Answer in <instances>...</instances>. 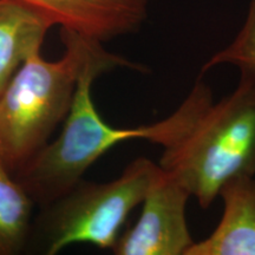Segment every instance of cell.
Wrapping results in <instances>:
<instances>
[{
  "label": "cell",
  "mask_w": 255,
  "mask_h": 255,
  "mask_svg": "<svg viewBox=\"0 0 255 255\" xmlns=\"http://www.w3.org/2000/svg\"><path fill=\"white\" fill-rule=\"evenodd\" d=\"M222 218L187 255H255V176H239L220 190Z\"/></svg>",
  "instance_id": "52a82bcc"
},
{
  "label": "cell",
  "mask_w": 255,
  "mask_h": 255,
  "mask_svg": "<svg viewBox=\"0 0 255 255\" xmlns=\"http://www.w3.org/2000/svg\"><path fill=\"white\" fill-rule=\"evenodd\" d=\"M159 173V164L141 156L110 182L82 180L44 208L45 253L58 254L76 244L113 251L128 216L143 202Z\"/></svg>",
  "instance_id": "277c9868"
},
{
  "label": "cell",
  "mask_w": 255,
  "mask_h": 255,
  "mask_svg": "<svg viewBox=\"0 0 255 255\" xmlns=\"http://www.w3.org/2000/svg\"><path fill=\"white\" fill-rule=\"evenodd\" d=\"M229 64L239 70L255 71V0H250L247 17L234 39L225 49L214 53L201 68L203 76L216 66Z\"/></svg>",
  "instance_id": "30bf717a"
},
{
  "label": "cell",
  "mask_w": 255,
  "mask_h": 255,
  "mask_svg": "<svg viewBox=\"0 0 255 255\" xmlns=\"http://www.w3.org/2000/svg\"><path fill=\"white\" fill-rule=\"evenodd\" d=\"M53 25L24 0H0V95L27 59L40 53Z\"/></svg>",
  "instance_id": "ba28073f"
},
{
  "label": "cell",
  "mask_w": 255,
  "mask_h": 255,
  "mask_svg": "<svg viewBox=\"0 0 255 255\" xmlns=\"http://www.w3.org/2000/svg\"><path fill=\"white\" fill-rule=\"evenodd\" d=\"M65 47L58 60L32 56L0 95V163L20 170L64 123L90 56L103 43L62 28Z\"/></svg>",
  "instance_id": "7a4b0ae2"
},
{
  "label": "cell",
  "mask_w": 255,
  "mask_h": 255,
  "mask_svg": "<svg viewBox=\"0 0 255 255\" xmlns=\"http://www.w3.org/2000/svg\"><path fill=\"white\" fill-rule=\"evenodd\" d=\"M189 191L161 168L135 225L120 235L116 255H187L195 244L187 221Z\"/></svg>",
  "instance_id": "5b68a950"
},
{
  "label": "cell",
  "mask_w": 255,
  "mask_h": 255,
  "mask_svg": "<svg viewBox=\"0 0 255 255\" xmlns=\"http://www.w3.org/2000/svg\"><path fill=\"white\" fill-rule=\"evenodd\" d=\"M117 68L144 71L141 64L111 53L103 45L92 53L81 73L71 109L58 137L14 174L36 206L44 209L69 193L88 169L114 146L144 138L143 126L113 127L95 107L92 84L101 75Z\"/></svg>",
  "instance_id": "3957f363"
},
{
  "label": "cell",
  "mask_w": 255,
  "mask_h": 255,
  "mask_svg": "<svg viewBox=\"0 0 255 255\" xmlns=\"http://www.w3.org/2000/svg\"><path fill=\"white\" fill-rule=\"evenodd\" d=\"M34 206L14 175L0 163V255L18 254L24 250Z\"/></svg>",
  "instance_id": "9c48e42d"
},
{
  "label": "cell",
  "mask_w": 255,
  "mask_h": 255,
  "mask_svg": "<svg viewBox=\"0 0 255 255\" xmlns=\"http://www.w3.org/2000/svg\"><path fill=\"white\" fill-rule=\"evenodd\" d=\"M62 28L105 43L138 31L148 0H24Z\"/></svg>",
  "instance_id": "8992f818"
},
{
  "label": "cell",
  "mask_w": 255,
  "mask_h": 255,
  "mask_svg": "<svg viewBox=\"0 0 255 255\" xmlns=\"http://www.w3.org/2000/svg\"><path fill=\"white\" fill-rule=\"evenodd\" d=\"M145 141L162 146L159 167L209 208L232 178L255 176V71L241 70L237 88L218 103L197 79L170 116L145 126Z\"/></svg>",
  "instance_id": "6da1fadb"
}]
</instances>
